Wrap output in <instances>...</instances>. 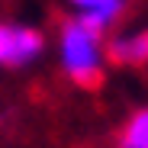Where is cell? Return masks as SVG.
Listing matches in <instances>:
<instances>
[{"mask_svg": "<svg viewBox=\"0 0 148 148\" xmlns=\"http://www.w3.org/2000/svg\"><path fill=\"white\" fill-rule=\"evenodd\" d=\"M106 32L93 29L90 23L77 16H61L55 26V61L61 77L74 87L93 90L106 77Z\"/></svg>", "mask_w": 148, "mask_h": 148, "instance_id": "cell-1", "label": "cell"}, {"mask_svg": "<svg viewBox=\"0 0 148 148\" xmlns=\"http://www.w3.org/2000/svg\"><path fill=\"white\" fill-rule=\"evenodd\" d=\"M45 55H48L45 29L23 19H0V71L3 74L29 71Z\"/></svg>", "mask_w": 148, "mask_h": 148, "instance_id": "cell-2", "label": "cell"}, {"mask_svg": "<svg viewBox=\"0 0 148 148\" xmlns=\"http://www.w3.org/2000/svg\"><path fill=\"white\" fill-rule=\"evenodd\" d=\"M106 61H110V68H122V71L148 68V26L110 32V39H106Z\"/></svg>", "mask_w": 148, "mask_h": 148, "instance_id": "cell-3", "label": "cell"}, {"mask_svg": "<svg viewBox=\"0 0 148 148\" xmlns=\"http://www.w3.org/2000/svg\"><path fill=\"white\" fill-rule=\"evenodd\" d=\"M64 3L71 16L90 23L93 29H100L106 36L122 23V16L129 10V0H64Z\"/></svg>", "mask_w": 148, "mask_h": 148, "instance_id": "cell-4", "label": "cell"}, {"mask_svg": "<svg viewBox=\"0 0 148 148\" xmlns=\"http://www.w3.org/2000/svg\"><path fill=\"white\" fill-rule=\"evenodd\" d=\"M113 148H148V103L129 110L113 135Z\"/></svg>", "mask_w": 148, "mask_h": 148, "instance_id": "cell-5", "label": "cell"}]
</instances>
